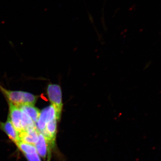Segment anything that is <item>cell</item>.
Segmentation results:
<instances>
[{
    "label": "cell",
    "mask_w": 161,
    "mask_h": 161,
    "mask_svg": "<svg viewBox=\"0 0 161 161\" xmlns=\"http://www.w3.org/2000/svg\"><path fill=\"white\" fill-rule=\"evenodd\" d=\"M58 121V119H55L47 122L45 130L41 132L46 137L52 148L54 146Z\"/></svg>",
    "instance_id": "obj_5"
},
{
    "label": "cell",
    "mask_w": 161,
    "mask_h": 161,
    "mask_svg": "<svg viewBox=\"0 0 161 161\" xmlns=\"http://www.w3.org/2000/svg\"><path fill=\"white\" fill-rule=\"evenodd\" d=\"M21 110L22 111L21 124H22L23 132H27L37 128L36 124L31 119L29 115H27V113L21 109Z\"/></svg>",
    "instance_id": "obj_8"
},
{
    "label": "cell",
    "mask_w": 161,
    "mask_h": 161,
    "mask_svg": "<svg viewBox=\"0 0 161 161\" xmlns=\"http://www.w3.org/2000/svg\"><path fill=\"white\" fill-rule=\"evenodd\" d=\"M28 161H41L37 153L36 152L32 154H24Z\"/></svg>",
    "instance_id": "obj_11"
},
{
    "label": "cell",
    "mask_w": 161,
    "mask_h": 161,
    "mask_svg": "<svg viewBox=\"0 0 161 161\" xmlns=\"http://www.w3.org/2000/svg\"><path fill=\"white\" fill-rule=\"evenodd\" d=\"M39 132L37 128L27 132H22L19 135L20 141L35 146L38 142Z\"/></svg>",
    "instance_id": "obj_7"
},
{
    "label": "cell",
    "mask_w": 161,
    "mask_h": 161,
    "mask_svg": "<svg viewBox=\"0 0 161 161\" xmlns=\"http://www.w3.org/2000/svg\"><path fill=\"white\" fill-rule=\"evenodd\" d=\"M0 128L6 132L9 138L15 144L21 141L19 132L14 127L8 116L6 122H0Z\"/></svg>",
    "instance_id": "obj_6"
},
{
    "label": "cell",
    "mask_w": 161,
    "mask_h": 161,
    "mask_svg": "<svg viewBox=\"0 0 161 161\" xmlns=\"http://www.w3.org/2000/svg\"><path fill=\"white\" fill-rule=\"evenodd\" d=\"M9 105V114L8 117L11 121L15 130L19 132V135L23 132L21 118H22V111L19 107L15 105L10 102L7 101Z\"/></svg>",
    "instance_id": "obj_3"
},
{
    "label": "cell",
    "mask_w": 161,
    "mask_h": 161,
    "mask_svg": "<svg viewBox=\"0 0 161 161\" xmlns=\"http://www.w3.org/2000/svg\"><path fill=\"white\" fill-rule=\"evenodd\" d=\"M0 91L7 98V101L19 107L23 105L35 106L38 98L37 96L28 92L6 89L1 85Z\"/></svg>",
    "instance_id": "obj_1"
},
{
    "label": "cell",
    "mask_w": 161,
    "mask_h": 161,
    "mask_svg": "<svg viewBox=\"0 0 161 161\" xmlns=\"http://www.w3.org/2000/svg\"><path fill=\"white\" fill-rule=\"evenodd\" d=\"M47 92L52 105L60 118L63 105L61 88L58 85L49 84L47 86Z\"/></svg>",
    "instance_id": "obj_2"
},
{
    "label": "cell",
    "mask_w": 161,
    "mask_h": 161,
    "mask_svg": "<svg viewBox=\"0 0 161 161\" xmlns=\"http://www.w3.org/2000/svg\"><path fill=\"white\" fill-rule=\"evenodd\" d=\"M21 109L27 113L32 120L33 121L35 124H36L37 122L40 111L39 109L36 108L35 106L32 105H23L20 107Z\"/></svg>",
    "instance_id": "obj_9"
},
{
    "label": "cell",
    "mask_w": 161,
    "mask_h": 161,
    "mask_svg": "<svg viewBox=\"0 0 161 161\" xmlns=\"http://www.w3.org/2000/svg\"><path fill=\"white\" fill-rule=\"evenodd\" d=\"M35 147L38 154L42 158L44 159L47 157L48 159L50 158L52 147L46 137L41 132H39L38 142L35 145Z\"/></svg>",
    "instance_id": "obj_4"
},
{
    "label": "cell",
    "mask_w": 161,
    "mask_h": 161,
    "mask_svg": "<svg viewBox=\"0 0 161 161\" xmlns=\"http://www.w3.org/2000/svg\"><path fill=\"white\" fill-rule=\"evenodd\" d=\"M16 145L24 154H30L37 152L35 146L24 142H19Z\"/></svg>",
    "instance_id": "obj_10"
}]
</instances>
